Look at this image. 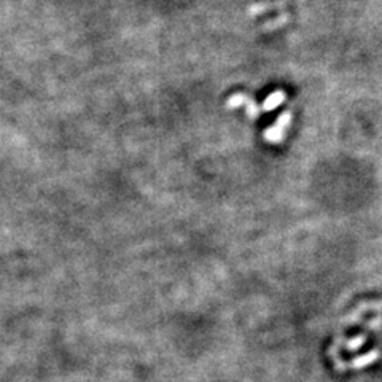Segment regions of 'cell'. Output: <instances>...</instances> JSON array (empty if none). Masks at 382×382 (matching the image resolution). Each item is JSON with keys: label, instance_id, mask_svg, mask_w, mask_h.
Segmentation results:
<instances>
[{"label": "cell", "instance_id": "1", "mask_svg": "<svg viewBox=\"0 0 382 382\" xmlns=\"http://www.w3.org/2000/svg\"><path fill=\"white\" fill-rule=\"evenodd\" d=\"M376 357H377V352H371V354H366V355H363L362 358H357V360H354V365L355 368H362V366H365V365H370L371 362H374L376 360Z\"/></svg>", "mask_w": 382, "mask_h": 382}, {"label": "cell", "instance_id": "2", "mask_svg": "<svg viewBox=\"0 0 382 382\" xmlns=\"http://www.w3.org/2000/svg\"><path fill=\"white\" fill-rule=\"evenodd\" d=\"M362 343H363V337H358V339H352V341L349 343L347 349H350V350H354V349H358V347L362 346Z\"/></svg>", "mask_w": 382, "mask_h": 382}]
</instances>
